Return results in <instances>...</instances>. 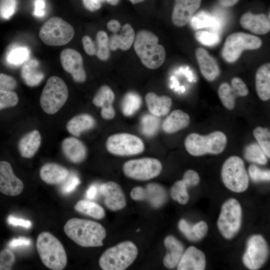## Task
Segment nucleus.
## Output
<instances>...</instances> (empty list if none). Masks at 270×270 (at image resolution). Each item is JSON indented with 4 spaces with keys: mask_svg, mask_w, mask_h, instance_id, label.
<instances>
[{
    "mask_svg": "<svg viewBox=\"0 0 270 270\" xmlns=\"http://www.w3.org/2000/svg\"><path fill=\"white\" fill-rule=\"evenodd\" d=\"M41 144V136L37 130H34L23 136L18 144L21 156L31 158L38 152Z\"/></svg>",
    "mask_w": 270,
    "mask_h": 270,
    "instance_id": "31",
    "label": "nucleus"
},
{
    "mask_svg": "<svg viewBox=\"0 0 270 270\" xmlns=\"http://www.w3.org/2000/svg\"><path fill=\"white\" fill-rule=\"evenodd\" d=\"M255 86L257 94L263 100L270 98V64L266 62L259 67L255 76Z\"/></svg>",
    "mask_w": 270,
    "mask_h": 270,
    "instance_id": "28",
    "label": "nucleus"
},
{
    "mask_svg": "<svg viewBox=\"0 0 270 270\" xmlns=\"http://www.w3.org/2000/svg\"><path fill=\"white\" fill-rule=\"evenodd\" d=\"M17 4V0H0V16L4 19L9 18L15 12Z\"/></svg>",
    "mask_w": 270,
    "mask_h": 270,
    "instance_id": "47",
    "label": "nucleus"
},
{
    "mask_svg": "<svg viewBox=\"0 0 270 270\" xmlns=\"http://www.w3.org/2000/svg\"><path fill=\"white\" fill-rule=\"evenodd\" d=\"M192 26L194 29L198 30L208 26H215L216 22L209 14L200 12L190 19Z\"/></svg>",
    "mask_w": 270,
    "mask_h": 270,
    "instance_id": "42",
    "label": "nucleus"
},
{
    "mask_svg": "<svg viewBox=\"0 0 270 270\" xmlns=\"http://www.w3.org/2000/svg\"><path fill=\"white\" fill-rule=\"evenodd\" d=\"M31 241L30 239L24 237H20L12 239L8 243V246L13 248L21 246H28L30 244Z\"/></svg>",
    "mask_w": 270,
    "mask_h": 270,
    "instance_id": "56",
    "label": "nucleus"
},
{
    "mask_svg": "<svg viewBox=\"0 0 270 270\" xmlns=\"http://www.w3.org/2000/svg\"><path fill=\"white\" fill-rule=\"evenodd\" d=\"M190 118L180 110H173L164 120L162 128L164 132L171 134L186 128L190 124Z\"/></svg>",
    "mask_w": 270,
    "mask_h": 270,
    "instance_id": "27",
    "label": "nucleus"
},
{
    "mask_svg": "<svg viewBox=\"0 0 270 270\" xmlns=\"http://www.w3.org/2000/svg\"><path fill=\"white\" fill-rule=\"evenodd\" d=\"M145 100L150 112L158 117L166 115L172 106L170 97L166 95L158 96L154 92L146 94Z\"/></svg>",
    "mask_w": 270,
    "mask_h": 270,
    "instance_id": "26",
    "label": "nucleus"
},
{
    "mask_svg": "<svg viewBox=\"0 0 270 270\" xmlns=\"http://www.w3.org/2000/svg\"><path fill=\"white\" fill-rule=\"evenodd\" d=\"M131 198L135 200H145L154 208L162 206L167 200V194L164 188L159 184L152 182L144 188L136 186L130 192Z\"/></svg>",
    "mask_w": 270,
    "mask_h": 270,
    "instance_id": "14",
    "label": "nucleus"
},
{
    "mask_svg": "<svg viewBox=\"0 0 270 270\" xmlns=\"http://www.w3.org/2000/svg\"><path fill=\"white\" fill-rule=\"evenodd\" d=\"M100 2H104L106 1V0H100Z\"/></svg>",
    "mask_w": 270,
    "mask_h": 270,
    "instance_id": "63",
    "label": "nucleus"
},
{
    "mask_svg": "<svg viewBox=\"0 0 270 270\" xmlns=\"http://www.w3.org/2000/svg\"><path fill=\"white\" fill-rule=\"evenodd\" d=\"M97 193V188L94 186H91L87 190L86 196L88 198L92 200L95 198Z\"/></svg>",
    "mask_w": 270,
    "mask_h": 270,
    "instance_id": "59",
    "label": "nucleus"
},
{
    "mask_svg": "<svg viewBox=\"0 0 270 270\" xmlns=\"http://www.w3.org/2000/svg\"><path fill=\"white\" fill-rule=\"evenodd\" d=\"M66 234L82 247H98L103 245L106 232L100 223L78 218H72L64 224Z\"/></svg>",
    "mask_w": 270,
    "mask_h": 270,
    "instance_id": "1",
    "label": "nucleus"
},
{
    "mask_svg": "<svg viewBox=\"0 0 270 270\" xmlns=\"http://www.w3.org/2000/svg\"><path fill=\"white\" fill-rule=\"evenodd\" d=\"M244 158L250 162L265 165L268 162V157L258 144L251 143L244 150Z\"/></svg>",
    "mask_w": 270,
    "mask_h": 270,
    "instance_id": "36",
    "label": "nucleus"
},
{
    "mask_svg": "<svg viewBox=\"0 0 270 270\" xmlns=\"http://www.w3.org/2000/svg\"><path fill=\"white\" fill-rule=\"evenodd\" d=\"M70 174L65 167L53 162L44 164L40 168V176L46 183L52 185L62 184Z\"/></svg>",
    "mask_w": 270,
    "mask_h": 270,
    "instance_id": "25",
    "label": "nucleus"
},
{
    "mask_svg": "<svg viewBox=\"0 0 270 270\" xmlns=\"http://www.w3.org/2000/svg\"><path fill=\"white\" fill-rule=\"evenodd\" d=\"M22 77L27 85L34 86L38 84L44 78V74L39 70L38 62L34 59L24 62L21 70Z\"/></svg>",
    "mask_w": 270,
    "mask_h": 270,
    "instance_id": "33",
    "label": "nucleus"
},
{
    "mask_svg": "<svg viewBox=\"0 0 270 270\" xmlns=\"http://www.w3.org/2000/svg\"><path fill=\"white\" fill-rule=\"evenodd\" d=\"M195 37L198 42L207 46H214L220 41L218 34L207 31H198L195 34Z\"/></svg>",
    "mask_w": 270,
    "mask_h": 270,
    "instance_id": "46",
    "label": "nucleus"
},
{
    "mask_svg": "<svg viewBox=\"0 0 270 270\" xmlns=\"http://www.w3.org/2000/svg\"><path fill=\"white\" fill-rule=\"evenodd\" d=\"M227 142L226 136L221 131H214L206 136L191 133L186 137L184 146L186 151L193 156L218 154L224 150Z\"/></svg>",
    "mask_w": 270,
    "mask_h": 270,
    "instance_id": "4",
    "label": "nucleus"
},
{
    "mask_svg": "<svg viewBox=\"0 0 270 270\" xmlns=\"http://www.w3.org/2000/svg\"><path fill=\"white\" fill-rule=\"evenodd\" d=\"M178 228L188 240L192 242L201 240L205 236L208 230V224L204 220L192 224L184 218L180 220Z\"/></svg>",
    "mask_w": 270,
    "mask_h": 270,
    "instance_id": "30",
    "label": "nucleus"
},
{
    "mask_svg": "<svg viewBox=\"0 0 270 270\" xmlns=\"http://www.w3.org/2000/svg\"><path fill=\"white\" fill-rule=\"evenodd\" d=\"M164 243L166 252L163 259V264L167 268H174L184 252V246L180 240L172 235L166 236Z\"/></svg>",
    "mask_w": 270,
    "mask_h": 270,
    "instance_id": "24",
    "label": "nucleus"
},
{
    "mask_svg": "<svg viewBox=\"0 0 270 270\" xmlns=\"http://www.w3.org/2000/svg\"><path fill=\"white\" fill-rule=\"evenodd\" d=\"M107 28L110 30L114 33H116L120 30L121 26L118 20H112L108 22Z\"/></svg>",
    "mask_w": 270,
    "mask_h": 270,
    "instance_id": "58",
    "label": "nucleus"
},
{
    "mask_svg": "<svg viewBox=\"0 0 270 270\" xmlns=\"http://www.w3.org/2000/svg\"><path fill=\"white\" fill-rule=\"evenodd\" d=\"M201 2L202 0H174L172 14V23L178 27L186 25L200 8Z\"/></svg>",
    "mask_w": 270,
    "mask_h": 270,
    "instance_id": "18",
    "label": "nucleus"
},
{
    "mask_svg": "<svg viewBox=\"0 0 270 270\" xmlns=\"http://www.w3.org/2000/svg\"><path fill=\"white\" fill-rule=\"evenodd\" d=\"M218 95L223 106L228 110H233L236 106V90L226 82L222 83L218 88Z\"/></svg>",
    "mask_w": 270,
    "mask_h": 270,
    "instance_id": "37",
    "label": "nucleus"
},
{
    "mask_svg": "<svg viewBox=\"0 0 270 270\" xmlns=\"http://www.w3.org/2000/svg\"><path fill=\"white\" fill-rule=\"evenodd\" d=\"M195 54L204 77L208 82L216 80L220 74V69L214 58L202 48L196 49Z\"/></svg>",
    "mask_w": 270,
    "mask_h": 270,
    "instance_id": "21",
    "label": "nucleus"
},
{
    "mask_svg": "<svg viewBox=\"0 0 270 270\" xmlns=\"http://www.w3.org/2000/svg\"><path fill=\"white\" fill-rule=\"evenodd\" d=\"M231 86L236 90L238 96H245L248 94L247 86L238 77H234L232 79Z\"/></svg>",
    "mask_w": 270,
    "mask_h": 270,
    "instance_id": "51",
    "label": "nucleus"
},
{
    "mask_svg": "<svg viewBox=\"0 0 270 270\" xmlns=\"http://www.w3.org/2000/svg\"><path fill=\"white\" fill-rule=\"evenodd\" d=\"M182 180L188 187L195 186L200 182V178L196 171L188 170L184 172Z\"/></svg>",
    "mask_w": 270,
    "mask_h": 270,
    "instance_id": "52",
    "label": "nucleus"
},
{
    "mask_svg": "<svg viewBox=\"0 0 270 270\" xmlns=\"http://www.w3.org/2000/svg\"><path fill=\"white\" fill-rule=\"evenodd\" d=\"M80 183V179L76 175L74 174H69L66 180L62 184L61 191L64 194H70L76 189Z\"/></svg>",
    "mask_w": 270,
    "mask_h": 270,
    "instance_id": "49",
    "label": "nucleus"
},
{
    "mask_svg": "<svg viewBox=\"0 0 270 270\" xmlns=\"http://www.w3.org/2000/svg\"><path fill=\"white\" fill-rule=\"evenodd\" d=\"M122 170L129 178L145 181L158 176L162 170V164L156 158H144L127 161L124 164Z\"/></svg>",
    "mask_w": 270,
    "mask_h": 270,
    "instance_id": "11",
    "label": "nucleus"
},
{
    "mask_svg": "<svg viewBox=\"0 0 270 270\" xmlns=\"http://www.w3.org/2000/svg\"><path fill=\"white\" fill-rule=\"evenodd\" d=\"M106 148L110 154L118 156H130L142 152L144 146L138 136L128 133H118L110 136Z\"/></svg>",
    "mask_w": 270,
    "mask_h": 270,
    "instance_id": "12",
    "label": "nucleus"
},
{
    "mask_svg": "<svg viewBox=\"0 0 270 270\" xmlns=\"http://www.w3.org/2000/svg\"><path fill=\"white\" fill-rule=\"evenodd\" d=\"M17 86V82L11 76L0 73V90H14Z\"/></svg>",
    "mask_w": 270,
    "mask_h": 270,
    "instance_id": "50",
    "label": "nucleus"
},
{
    "mask_svg": "<svg viewBox=\"0 0 270 270\" xmlns=\"http://www.w3.org/2000/svg\"><path fill=\"white\" fill-rule=\"evenodd\" d=\"M104 197L105 206L112 211H118L124 208L126 202L121 186L118 183L110 181L102 184L99 188Z\"/></svg>",
    "mask_w": 270,
    "mask_h": 270,
    "instance_id": "17",
    "label": "nucleus"
},
{
    "mask_svg": "<svg viewBox=\"0 0 270 270\" xmlns=\"http://www.w3.org/2000/svg\"><path fill=\"white\" fill-rule=\"evenodd\" d=\"M120 0H106L108 3L112 5L116 6L118 4Z\"/></svg>",
    "mask_w": 270,
    "mask_h": 270,
    "instance_id": "61",
    "label": "nucleus"
},
{
    "mask_svg": "<svg viewBox=\"0 0 270 270\" xmlns=\"http://www.w3.org/2000/svg\"><path fill=\"white\" fill-rule=\"evenodd\" d=\"M60 60L64 70L71 74L76 82H83L86 78L83 59L77 50L70 48L64 49L60 54Z\"/></svg>",
    "mask_w": 270,
    "mask_h": 270,
    "instance_id": "15",
    "label": "nucleus"
},
{
    "mask_svg": "<svg viewBox=\"0 0 270 270\" xmlns=\"http://www.w3.org/2000/svg\"><path fill=\"white\" fill-rule=\"evenodd\" d=\"M7 221L9 224L14 226H20L26 228H30L32 226V222L28 220L16 218L10 216L8 217Z\"/></svg>",
    "mask_w": 270,
    "mask_h": 270,
    "instance_id": "54",
    "label": "nucleus"
},
{
    "mask_svg": "<svg viewBox=\"0 0 270 270\" xmlns=\"http://www.w3.org/2000/svg\"><path fill=\"white\" fill-rule=\"evenodd\" d=\"M15 262L14 253L8 248H4L0 252V270H10Z\"/></svg>",
    "mask_w": 270,
    "mask_h": 270,
    "instance_id": "48",
    "label": "nucleus"
},
{
    "mask_svg": "<svg viewBox=\"0 0 270 270\" xmlns=\"http://www.w3.org/2000/svg\"><path fill=\"white\" fill-rule=\"evenodd\" d=\"M221 176L224 186L234 192H244L248 186L249 178L244 160L238 156H231L225 160Z\"/></svg>",
    "mask_w": 270,
    "mask_h": 270,
    "instance_id": "7",
    "label": "nucleus"
},
{
    "mask_svg": "<svg viewBox=\"0 0 270 270\" xmlns=\"http://www.w3.org/2000/svg\"><path fill=\"white\" fill-rule=\"evenodd\" d=\"M44 7L45 2L44 0H36L34 14L38 16H43L44 14Z\"/></svg>",
    "mask_w": 270,
    "mask_h": 270,
    "instance_id": "57",
    "label": "nucleus"
},
{
    "mask_svg": "<svg viewBox=\"0 0 270 270\" xmlns=\"http://www.w3.org/2000/svg\"><path fill=\"white\" fill-rule=\"evenodd\" d=\"M262 44V40L254 35L242 32L231 34L226 38L222 50L225 61L233 63L245 50H256Z\"/></svg>",
    "mask_w": 270,
    "mask_h": 270,
    "instance_id": "9",
    "label": "nucleus"
},
{
    "mask_svg": "<svg viewBox=\"0 0 270 270\" xmlns=\"http://www.w3.org/2000/svg\"><path fill=\"white\" fill-rule=\"evenodd\" d=\"M253 135L268 158L270 157V132L268 128L258 126L253 130Z\"/></svg>",
    "mask_w": 270,
    "mask_h": 270,
    "instance_id": "39",
    "label": "nucleus"
},
{
    "mask_svg": "<svg viewBox=\"0 0 270 270\" xmlns=\"http://www.w3.org/2000/svg\"><path fill=\"white\" fill-rule=\"evenodd\" d=\"M82 43L85 52L89 56L96 54V48L94 42L88 36H84L82 38Z\"/></svg>",
    "mask_w": 270,
    "mask_h": 270,
    "instance_id": "53",
    "label": "nucleus"
},
{
    "mask_svg": "<svg viewBox=\"0 0 270 270\" xmlns=\"http://www.w3.org/2000/svg\"><path fill=\"white\" fill-rule=\"evenodd\" d=\"M188 188L182 180L176 181L171 188V197L181 204H186L189 200Z\"/></svg>",
    "mask_w": 270,
    "mask_h": 270,
    "instance_id": "40",
    "label": "nucleus"
},
{
    "mask_svg": "<svg viewBox=\"0 0 270 270\" xmlns=\"http://www.w3.org/2000/svg\"><path fill=\"white\" fill-rule=\"evenodd\" d=\"M128 0L130 1L132 4H136L138 3L142 2L145 0Z\"/></svg>",
    "mask_w": 270,
    "mask_h": 270,
    "instance_id": "62",
    "label": "nucleus"
},
{
    "mask_svg": "<svg viewBox=\"0 0 270 270\" xmlns=\"http://www.w3.org/2000/svg\"><path fill=\"white\" fill-rule=\"evenodd\" d=\"M68 96V87L60 77L50 78L44 86L40 97V104L44 111L52 114L65 104Z\"/></svg>",
    "mask_w": 270,
    "mask_h": 270,
    "instance_id": "6",
    "label": "nucleus"
},
{
    "mask_svg": "<svg viewBox=\"0 0 270 270\" xmlns=\"http://www.w3.org/2000/svg\"><path fill=\"white\" fill-rule=\"evenodd\" d=\"M96 55L100 60H106L110 56L109 38L107 34L100 30L96 35Z\"/></svg>",
    "mask_w": 270,
    "mask_h": 270,
    "instance_id": "38",
    "label": "nucleus"
},
{
    "mask_svg": "<svg viewBox=\"0 0 270 270\" xmlns=\"http://www.w3.org/2000/svg\"><path fill=\"white\" fill-rule=\"evenodd\" d=\"M24 184L14 174L10 163L0 161V192L8 196H16L22 193Z\"/></svg>",
    "mask_w": 270,
    "mask_h": 270,
    "instance_id": "16",
    "label": "nucleus"
},
{
    "mask_svg": "<svg viewBox=\"0 0 270 270\" xmlns=\"http://www.w3.org/2000/svg\"><path fill=\"white\" fill-rule=\"evenodd\" d=\"M30 52L25 47H18L12 50L8 57V62L14 65L24 64L28 60Z\"/></svg>",
    "mask_w": 270,
    "mask_h": 270,
    "instance_id": "43",
    "label": "nucleus"
},
{
    "mask_svg": "<svg viewBox=\"0 0 270 270\" xmlns=\"http://www.w3.org/2000/svg\"><path fill=\"white\" fill-rule=\"evenodd\" d=\"M114 94L110 88L106 85L100 86L92 99L93 104L102 108L101 116L107 120L112 119L116 114L112 104Z\"/></svg>",
    "mask_w": 270,
    "mask_h": 270,
    "instance_id": "19",
    "label": "nucleus"
},
{
    "mask_svg": "<svg viewBox=\"0 0 270 270\" xmlns=\"http://www.w3.org/2000/svg\"><path fill=\"white\" fill-rule=\"evenodd\" d=\"M138 254L136 245L126 240L106 250L100 256L98 263L104 270H124L133 263Z\"/></svg>",
    "mask_w": 270,
    "mask_h": 270,
    "instance_id": "5",
    "label": "nucleus"
},
{
    "mask_svg": "<svg viewBox=\"0 0 270 270\" xmlns=\"http://www.w3.org/2000/svg\"><path fill=\"white\" fill-rule=\"evenodd\" d=\"M160 120L158 116L153 114H145L142 118V133L146 136H154L158 130Z\"/></svg>",
    "mask_w": 270,
    "mask_h": 270,
    "instance_id": "41",
    "label": "nucleus"
},
{
    "mask_svg": "<svg viewBox=\"0 0 270 270\" xmlns=\"http://www.w3.org/2000/svg\"><path fill=\"white\" fill-rule=\"evenodd\" d=\"M78 212L97 220L103 218L106 215L104 208L97 203L90 200H81L74 206Z\"/></svg>",
    "mask_w": 270,
    "mask_h": 270,
    "instance_id": "34",
    "label": "nucleus"
},
{
    "mask_svg": "<svg viewBox=\"0 0 270 270\" xmlns=\"http://www.w3.org/2000/svg\"><path fill=\"white\" fill-rule=\"evenodd\" d=\"M158 42V37L148 30H140L135 36L134 51L142 64L151 70L160 68L166 60L164 48Z\"/></svg>",
    "mask_w": 270,
    "mask_h": 270,
    "instance_id": "2",
    "label": "nucleus"
},
{
    "mask_svg": "<svg viewBox=\"0 0 270 270\" xmlns=\"http://www.w3.org/2000/svg\"><path fill=\"white\" fill-rule=\"evenodd\" d=\"M62 148L66 158L72 163H80L86 158L87 149L86 146L76 138H66L62 142Z\"/></svg>",
    "mask_w": 270,
    "mask_h": 270,
    "instance_id": "23",
    "label": "nucleus"
},
{
    "mask_svg": "<svg viewBox=\"0 0 270 270\" xmlns=\"http://www.w3.org/2000/svg\"><path fill=\"white\" fill-rule=\"evenodd\" d=\"M82 1L85 8L92 12L98 10L101 7L100 0H82Z\"/></svg>",
    "mask_w": 270,
    "mask_h": 270,
    "instance_id": "55",
    "label": "nucleus"
},
{
    "mask_svg": "<svg viewBox=\"0 0 270 270\" xmlns=\"http://www.w3.org/2000/svg\"><path fill=\"white\" fill-rule=\"evenodd\" d=\"M248 172L252 180L255 182L270 181L269 170H263L254 164H252L248 167Z\"/></svg>",
    "mask_w": 270,
    "mask_h": 270,
    "instance_id": "45",
    "label": "nucleus"
},
{
    "mask_svg": "<svg viewBox=\"0 0 270 270\" xmlns=\"http://www.w3.org/2000/svg\"><path fill=\"white\" fill-rule=\"evenodd\" d=\"M240 22L243 28L257 34H266L270 30V18L264 14L246 12L241 16Z\"/></svg>",
    "mask_w": 270,
    "mask_h": 270,
    "instance_id": "22",
    "label": "nucleus"
},
{
    "mask_svg": "<svg viewBox=\"0 0 270 270\" xmlns=\"http://www.w3.org/2000/svg\"><path fill=\"white\" fill-rule=\"evenodd\" d=\"M240 0H218L219 4L224 7H230L236 4Z\"/></svg>",
    "mask_w": 270,
    "mask_h": 270,
    "instance_id": "60",
    "label": "nucleus"
},
{
    "mask_svg": "<svg viewBox=\"0 0 270 270\" xmlns=\"http://www.w3.org/2000/svg\"><path fill=\"white\" fill-rule=\"evenodd\" d=\"M36 248L43 264L52 270H62L67 264V256L61 242L48 232L39 234L36 240Z\"/></svg>",
    "mask_w": 270,
    "mask_h": 270,
    "instance_id": "3",
    "label": "nucleus"
},
{
    "mask_svg": "<svg viewBox=\"0 0 270 270\" xmlns=\"http://www.w3.org/2000/svg\"><path fill=\"white\" fill-rule=\"evenodd\" d=\"M268 256V248L265 239L260 234H254L247 240L242 262L250 270H258L266 262Z\"/></svg>",
    "mask_w": 270,
    "mask_h": 270,
    "instance_id": "13",
    "label": "nucleus"
},
{
    "mask_svg": "<svg viewBox=\"0 0 270 270\" xmlns=\"http://www.w3.org/2000/svg\"><path fill=\"white\" fill-rule=\"evenodd\" d=\"M18 101V96L14 90H0V110L14 106Z\"/></svg>",
    "mask_w": 270,
    "mask_h": 270,
    "instance_id": "44",
    "label": "nucleus"
},
{
    "mask_svg": "<svg viewBox=\"0 0 270 270\" xmlns=\"http://www.w3.org/2000/svg\"><path fill=\"white\" fill-rule=\"evenodd\" d=\"M96 120L88 114L77 115L72 118L66 124L68 131L74 136H80L81 133L90 130L95 126Z\"/></svg>",
    "mask_w": 270,
    "mask_h": 270,
    "instance_id": "32",
    "label": "nucleus"
},
{
    "mask_svg": "<svg viewBox=\"0 0 270 270\" xmlns=\"http://www.w3.org/2000/svg\"><path fill=\"white\" fill-rule=\"evenodd\" d=\"M135 38L134 31L128 24L122 28L120 34L114 33L109 39L110 50L114 51L120 48L122 50H128L134 43Z\"/></svg>",
    "mask_w": 270,
    "mask_h": 270,
    "instance_id": "29",
    "label": "nucleus"
},
{
    "mask_svg": "<svg viewBox=\"0 0 270 270\" xmlns=\"http://www.w3.org/2000/svg\"><path fill=\"white\" fill-rule=\"evenodd\" d=\"M206 265L204 253L194 246H189L184 252L178 265V270H204Z\"/></svg>",
    "mask_w": 270,
    "mask_h": 270,
    "instance_id": "20",
    "label": "nucleus"
},
{
    "mask_svg": "<svg viewBox=\"0 0 270 270\" xmlns=\"http://www.w3.org/2000/svg\"><path fill=\"white\" fill-rule=\"evenodd\" d=\"M142 104V98L138 94L129 92L122 98L121 103L122 112L126 116H132L138 110Z\"/></svg>",
    "mask_w": 270,
    "mask_h": 270,
    "instance_id": "35",
    "label": "nucleus"
},
{
    "mask_svg": "<svg viewBox=\"0 0 270 270\" xmlns=\"http://www.w3.org/2000/svg\"><path fill=\"white\" fill-rule=\"evenodd\" d=\"M242 220V209L237 200L230 198L222 204L217 221V226L226 239L233 238L239 232Z\"/></svg>",
    "mask_w": 270,
    "mask_h": 270,
    "instance_id": "10",
    "label": "nucleus"
},
{
    "mask_svg": "<svg viewBox=\"0 0 270 270\" xmlns=\"http://www.w3.org/2000/svg\"><path fill=\"white\" fill-rule=\"evenodd\" d=\"M73 27L60 17H52L41 27L39 36L44 44L50 46H61L68 43L73 38Z\"/></svg>",
    "mask_w": 270,
    "mask_h": 270,
    "instance_id": "8",
    "label": "nucleus"
}]
</instances>
